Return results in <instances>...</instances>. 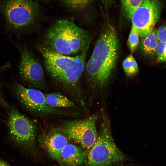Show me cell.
I'll return each mask as SVG.
<instances>
[{
	"mask_svg": "<svg viewBox=\"0 0 166 166\" xmlns=\"http://www.w3.org/2000/svg\"><path fill=\"white\" fill-rule=\"evenodd\" d=\"M118 49L116 30L112 26H108L99 36L85 65L88 80L93 86L100 89L106 86L115 67Z\"/></svg>",
	"mask_w": 166,
	"mask_h": 166,
	"instance_id": "cell-1",
	"label": "cell"
},
{
	"mask_svg": "<svg viewBox=\"0 0 166 166\" xmlns=\"http://www.w3.org/2000/svg\"><path fill=\"white\" fill-rule=\"evenodd\" d=\"M91 40L88 31L71 20L61 19L49 26L37 44L57 53L74 56L88 49Z\"/></svg>",
	"mask_w": 166,
	"mask_h": 166,
	"instance_id": "cell-2",
	"label": "cell"
},
{
	"mask_svg": "<svg viewBox=\"0 0 166 166\" xmlns=\"http://www.w3.org/2000/svg\"><path fill=\"white\" fill-rule=\"evenodd\" d=\"M36 47L43 57L44 67L53 81L69 90H78L88 49L79 54L69 56L53 52L37 44Z\"/></svg>",
	"mask_w": 166,
	"mask_h": 166,
	"instance_id": "cell-3",
	"label": "cell"
},
{
	"mask_svg": "<svg viewBox=\"0 0 166 166\" xmlns=\"http://www.w3.org/2000/svg\"><path fill=\"white\" fill-rule=\"evenodd\" d=\"M124 156L115 144L111 134L110 122L105 118L100 133L87 156L88 166H110L122 161Z\"/></svg>",
	"mask_w": 166,
	"mask_h": 166,
	"instance_id": "cell-4",
	"label": "cell"
},
{
	"mask_svg": "<svg viewBox=\"0 0 166 166\" xmlns=\"http://www.w3.org/2000/svg\"><path fill=\"white\" fill-rule=\"evenodd\" d=\"M1 9L10 31L21 33L33 29L38 10L31 0H5Z\"/></svg>",
	"mask_w": 166,
	"mask_h": 166,
	"instance_id": "cell-5",
	"label": "cell"
},
{
	"mask_svg": "<svg viewBox=\"0 0 166 166\" xmlns=\"http://www.w3.org/2000/svg\"><path fill=\"white\" fill-rule=\"evenodd\" d=\"M8 126L9 136L15 144L25 149L33 146L36 129L29 118L16 110L12 109L8 113Z\"/></svg>",
	"mask_w": 166,
	"mask_h": 166,
	"instance_id": "cell-6",
	"label": "cell"
},
{
	"mask_svg": "<svg viewBox=\"0 0 166 166\" xmlns=\"http://www.w3.org/2000/svg\"><path fill=\"white\" fill-rule=\"evenodd\" d=\"M97 116L93 115L83 119L65 123L61 130L67 138L89 149L94 144L98 135L96 128Z\"/></svg>",
	"mask_w": 166,
	"mask_h": 166,
	"instance_id": "cell-7",
	"label": "cell"
},
{
	"mask_svg": "<svg viewBox=\"0 0 166 166\" xmlns=\"http://www.w3.org/2000/svg\"><path fill=\"white\" fill-rule=\"evenodd\" d=\"M161 5L158 0H143L129 18L132 27L140 37L143 38L152 31L160 15Z\"/></svg>",
	"mask_w": 166,
	"mask_h": 166,
	"instance_id": "cell-8",
	"label": "cell"
},
{
	"mask_svg": "<svg viewBox=\"0 0 166 166\" xmlns=\"http://www.w3.org/2000/svg\"><path fill=\"white\" fill-rule=\"evenodd\" d=\"M14 90L18 100L30 112L44 116L69 114L57 108L48 105L46 103L45 94L39 90L27 88L18 83L15 85Z\"/></svg>",
	"mask_w": 166,
	"mask_h": 166,
	"instance_id": "cell-9",
	"label": "cell"
},
{
	"mask_svg": "<svg viewBox=\"0 0 166 166\" xmlns=\"http://www.w3.org/2000/svg\"><path fill=\"white\" fill-rule=\"evenodd\" d=\"M16 45L20 54L18 66L20 77L30 85L43 87L45 83L44 72L40 61L26 46Z\"/></svg>",
	"mask_w": 166,
	"mask_h": 166,
	"instance_id": "cell-10",
	"label": "cell"
},
{
	"mask_svg": "<svg viewBox=\"0 0 166 166\" xmlns=\"http://www.w3.org/2000/svg\"><path fill=\"white\" fill-rule=\"evenodd\" d=\"M67 139L62 131L53 129L42 137L39 142L48 153L57 160L61 151L67 144Z\"/></svg>",
	"mask_w": 166,
	"mask_h": 166,
	"instance_id": "cell-11",
	"label": "cell"
},
{
	"mask_svg": "<svg viewBox=\"0 0 166 166\" xmlns=\"http://www.w3.org/2000/svg\"><path fill=\"white\" fill-rule=\"evenodd\" d=\"M85 152L81 147L67 144L57 160L65 166H79L85 161Z\"/></svg>",
	"mask_w": 166,
	"mask_h": 166,
	"instance_id": "cell-12",
	"label": "cell"
},
{
	"mask_svg": "<svg viewBox=\"0 0 166 166\" xmlns=\"http://www.w3.org/2000/svg\"><path fill=\"white\" fill-rule=\"evenodd\" d=\"M46 104L53 108H79L66 96L59 93H53L45 95Z\"/></svg>",
	"mask_w": 166,
	"mask_h": 166,
	"instance_id": "cell-13",
	"label": "cell"
},
{
	"mask_svg": "<svg viewBox=\"0 0 166 166\" xmlns=\"http://www.w3.org/2000/svg\"><path fill=\"white\" fill-rule=\"evenodd\" d=\"M140 48L145 55H152L156 51L158 40L156 33L152 31L145 37L142 38Z\"/></svg>",
	"mask_w": 166,
	"mask_h": 166,
	"instance_id": "cell-14",
	"label": "cell"
},
{
	"mask_svg": "<svg viewBox=\"0 0 166 166\" xmlns=\"http://www.w3.org/2000/svg\"><path fill=\"white\" fill-rule=\"evenodd\" d=\"M122 66L126 75L128 77L135 75L139 70L137 62L132 54L124 59L122 63Z\"/></svg>",
	"mask_w": 166,
	"mask_h": 166,
	"instance_id": "cell-15",
	"label": "cell"
},
{
	"mask_svg": "<svg viewBox=\"0 0 166 166\" xmlns=\"http://www.w3.org/2000/svg\"><path fill=\"white\" fill-rule=\"evenodd\" d=\"M143 0H121L122 8L125 16L129 19L134 11Z\"/></svg>",
	"mask_w": 166,
	"mask_h": 166,
	"instance_id": "cell-16",
	"label": "cell"
},
{
	"mask_svg": "<svg viewBox=\"0 0 166 166\" xmlns=\"http://www.w3.org/2000/svg\"><path fill=\"white\" fill-rule=\"evenodd\" d=\"M139 36L136 30L131 27L128 37L127 44L132 53L136 50L139 43Z\"/></svg>",
	"mask_w": 166,
	"mask_h": 166,
	"instance_id": "cell-17",
	"label": "cell"
},
{
	"mask_svg": "<svg viewBox=\"0 0 166 166\" xmlns=\"http://www.w3.org/2000/svg\"><path fill=\"white\" fill-rule=\"evenodd\" d=\"M91 0H65L66 4L72 9L80 11L84 10L89 5Z\"/></svg>",
	"mask_w": 166,
	"mask_h": 166,
	"instance_id": "cell-18",
	"label": "cell"
},
{
	"mask_svg": "<svg viewBox=\"0 0 166 166\" xmlns=\"http://www.w3.org/2000/svg\"><path fill=\"white\" fill-rule=\"evenodd\" d=\"M156 35L160 42H166V26H160L157 31Z\"/></svg>",
	"mask_w": 166,
	"mask_h": 166,
	"instance_id": "cell-19",
	"label": "cell"
},
{
	"mask_svg": "<svg viewBox=\"0 0 166 166\" xmlns=\"http://www.w3.org/2000/svg\"><path fill=\"white\" fill-rule=\"evenodd\" d=\"M8 64L5 65L3 66L0 67V73L3 70H5L6 68H8L9 66ZM0 105L4 107H7L8 106V104L6 102L4 101L2 97L0 89Z\"/></svg>",
	"mask_w": 166,
	"mask_h": 166,
	"instance_id": "cell-20",
	"label": "cell"
},
{
	"mask_svg": "<svg viewBox=\"0 0 166 166\" xmlns=\"http://www.w3.org/2000/svg\"><path fill=\"white\" fill-rule=\"evenodd\" d=\"M166 61V42L163 49L162 56L160 61Z\"/></svg>",
	"mask_w": 166,
	"mask_h": 166,
	"instance_id": "cell-21",
	"label": "cell"
},
{
	"mask_svg": "<svg viewBox=\"0 0 166 166\" xmlns=\"http://www.w3.org/2000/svg\"><path fill=\"white\" fill-rule=\"evenodd\" d=\"M0 166H10L5 161L0 159Z\"/></svg>",
	"mask_w": 166,
	"mask_h": 166,
	"instance_id": "cell-22",
	"label": "cell"
},
{
	"mask_svg": "<svg viewBox=\"0 0 166 166\" xmlns=\"http://www.w3.org/2000/svg\"><path fill=\"white\" fill-rule=\"evenodd\" d=\"M111 0H102L103 2L106 5L108 4V3L111 1Z\"/></svg>",
	"mask_w": 166,
	"mask_h": 166,
	"instance_id": "cell-23",
	"label": "cell"
}]
</instances>
